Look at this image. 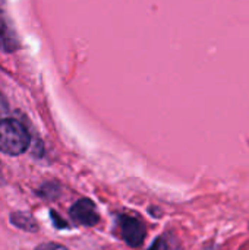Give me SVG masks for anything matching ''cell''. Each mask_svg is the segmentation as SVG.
I'll return each instance as SVG.
<instances>
[{"mask_svg":"<svg viewBox=\"0 0 249 250\" xmlns=\"http://www.w3.org/2000/svg\"><path fill=\"white\" fill-rule=\"evenodd\" d=\"M31 138L25 126L15 119L0 120V151L7 155H21L29 146Z\"/></svg>","mask_w":249,"mask_h":250,"instance_id":"cell-1","label":"cell"},{"mask_svg":"<svg viewBox=\"0 0 249 250\" xmlns=\"http://www.w3.org/2000/svg\"><path fill=\"white\" fill-rule=\"evenodd\" d=\"M69 215L75 224L84 226V227H94L100 223V214L97 211V207L88 198L78 199L70 207Z\"/></svg>","mask_w":249,"mask_h":250,"instance_id":"cell-2","label":"cell"},{"mask_svg":"<svg viewBox=\"0 0 249 250\" xmlns=\"http://www.w3.org/2000/svg\"><path fill=\"white\" fill-rule=\"evenodd\" d=\"M120 223V234L125 243L131 248H139L145 237H147V229L144 223L135 217L122 215L119 218Z\"/></svg>","mask_w":249,"mask_h":250,"instance_id":"cell-3","label":"cell"},{"mask_svg":"<svg viewBox=\"0 0 249 250\" xmlns=\"http://www.w3.org/2000/svg\"><path fill=\"white\" fill-rule=\"evenodd\" d=\"M18 48H19V40L12 26V22L0 10V50L12 53Z\"/></svg>","mask_w":249,"mask_h":250,"instance_id":"cell-4","label":"cell"},{"mask_svg":"<svg viewBox=\"0 0 249 250\" xmlns=\"http://www.w3.org/2000/svg\"><path fill=\"white\" fill-rule=\"evenodd\" d=\"M10 223L28 233H37L38 231V223L34 220V217L28 212H22V211H16L10 214Z\"/></svg>","mask_w":249,"mask_h":250,"instance_id":"cell-5","label":"cell"},{"mask_svg":"<svg viewBox=\"0 0 249 250\" xmlns=\"http://www.w3.org/2000/svg\"><path fill=\"white\" fill-rule=\"evenodd\" d=\"M60 192H62V186L59 183L47 182L37 190V195L45 201H54L60 196Z\"/></svg>","mask_w":249,"mask_h":250,"instance_id":"cell-6","label":"cell"},{"mask_svg":"<svg viewBox=\"0 0 249 250\" xmlns=\"http://www.w3.org/2000/svg\"><path fill=\"white\" fill-rule=\"evenodd\" d=\"M50 215H51V221H53V226L56 227V229H60V230H63V229H68L69 227V224L56 212V211H50Z\"/></svg>","mask_w":249,"mask_h":250,"instance_id":"cell-7","label":"cell"},{"mask_svg":"<svg viewBox=\"0 0 249 250\" xmlns=\"http://www.w3.org/2000/svg\"><path fill=\"white\" fill-rule=\"evenodd\" d=\"M147 250H169V245H167V240L164 237H157L153 245L148 248Z\"/></svg>","mask_w":249,"mask_h":250,"instance_id":"cell-8","label":"cell"},{"mask_svg":"<svg viewBox=\"0 0 249 250\" xmlns=\"http://www.w3.org/2000/svg\"><path fill=\"white\" fill-rule=\"evenodd\" d=\"M35 250H69L68 248L57 245V243H43L38 248H35Z\"/></svg>","mask_w":249,"mask_h":250,"instance_id":"cell-9","label":"cell"},{"mask_svg":"<svg viewBox=\"0 0 249 250\" xmlns=\"http://www.w3.org/2000/svg\"><path fill=\"white\" fill-rule=\"evenodd\" d=\"M9 113V105H7V101L6 98L0 94V120Z\"/></svg>","mask_w":249,"mask_h":250,"instance_id":"cell-10","label":"cell"},{"mask_svg":"<svg viewBox=\"0 0 249 250\" xmlns=\"http://www.w3.org/2000/svg\"><path fill=\"white\" fill-rule=\"evenodd\" d=\"M1 4H3V0H0V6H1Z\"/></svg>","mask_w":249,"mask_h":250,"instance_id":"cell-11","label":"cell"}]
</instances>
